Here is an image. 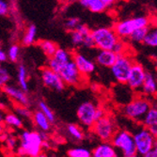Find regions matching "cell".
<instances>
[{
	"label": "cell",
	"mask_w": 157,
	"mask_h": 157,
	"mask_svg": "<svg viewBox=\"0 0 157 157\" xmlns=\"http://www.w3.org/2000/svg\"><path fill=\"white\" fill-rule=\"evenodd\" d=\"M44 141H46L44 132L25 130L19 136L17 152L21 157H38L41 153Z\"/></svg>",
	"instance_id": "6da1fadb"
},
{
	"label": "cell",
	"mask_w": 157,
	"mask_h": 157,
	"mask_svg": "<svg viewBox=\"0 0 157 157\" xmlns=\"http://www.w3.org/2000/svg\"><path fill=\"white\" fill-rule=\"evenodd\" d=\"M151 21L147 16H136L129 19H124L115 23L113 25L114 30L116 31L117 35L121 40H128L131 34L139 28L151 27Z\"/></svg>",
	"instance_id": "7a4b0ae2"
},
{
	"label": "cell",
	"mask_w": 157,
	"mask_h": 157,
	"mask_svg": "<svg viewBox=\"0 0 157 157\" xmlns=\"http://www.w3.org/2000/svg\"><path fill=\"white\" fill-rule=\"evenodd\" d=\"M95 47L99 50L114 51L118 42L121 40L113 27H98L91 30Z\"/></svg>",
	"instance_id": "3957f363"
},
{
	"label": "cell",
	"mask_w": 157,
	"mask_h": 157,
	"mask_svg": "<svg viewBox=\"0 0 157 157\" xmlns=\"http://www.w3.org/2000/svg\"><path fill=\"white\" fill-rule=\"evenodd\" d=\"M111 143L121 151L123 157H132L137 154L133 133L127 130H120L114 136Z\"/></svg>",
	"instance_id": "277c9868"
},
{
	"label": "cell",
	"mask_w": 157,
	"mask_h": 157,
	"mask_svg": "<svg viewBox=\"0 0 157 157\" xmlns=\"http://www.w3.org/2000/svg\"><path fill=\"white\" fill-rule=\"evenodd\" d=\"M151 104L143 97L134 98L127 103L123 108V112L127 118L136 121H143L147 113L151 109Z\"/></svg>",
	"instance_id": "5b68a950"
},
{
	"label": "cell",
	"mask_w": 157,
	"mask_h": 157,
	"mask_svg": "<svg viewBox=\"0 0 157 157\" xmlns=\"http://www.w3.org/2000/svg\"><path fill=\"white\" fill-rule=\"evenodd\" d=\"M135 63V60L127 54H121L118 56V59L110 70L113 77L115 80L121 85L127 84L128 77H129L131 69Z\"/></svg>",
	"instance_id": "8992f818"
},
{
	"label": "cell",
	"mask_w": 157,
	"mask_h": 157,
	"mask_svg": "<svg viewBox=\"0 0 157 157\" xmlns=\"http://www.w3.org/2000/svg\"><path fill=\"white\" fill-rule=\"evenodd\" d=\"M133 135L137 154L144 156L152 150L156 142V138L153 136L148 127H139L133 133Z\"/></svg>",
	"instance_id": "52a82bcc"
},
{
	"label": "cell",
	"mask_w": 157,
	"mask_h": 157,
	"mask_svg": "<svg viewBox=\"0 0 157 157\" xmlns=\"http://www.w3.org/2000/svg\"><path fill=\"white\" fill-rule=\"evenodd\" d=\"M59 74L60 75L66 85L74 86V87H82L88 78L80 73V71L78 70L74 60H71L70 62L62 66Z\"/></svg>",
	"instance_id": "ba28073f"
},
{
	"label": "cell",
	"mask_w": 157,
	"mask_h": 157,
	"mask_svg": "<svg viewBox=\"0 0 157 157\" xmlns=\"http://www.w3.org/2000/svg\"><path fill=\"white\" fill-rule=\"evenodd\" d=\"M91 129L94 135L103 142L111 141L117 133L116 124L109 116H105L96 121Z\"/></svg>",
	"instance_id": "9c48e42d"
},
{
	"label": "cell",
	"mask_w": 157,
	"mask_h": 157,
	"mask_svg": "<svg viewBox=\"0 0 157 157\" xmlns=\"http://www.w3.org/2000/svg\"><path fill=\"white\" fill-rule=\"evenodd\" d=\"M97 106L90 101L82 103L76 111V115L79 122L87 128H92L96 122Z\"/></svg>",
	"instance_id": "30bf717a"
},
{
	"label": "cell",
	"mask_w": 157,
	"mask_h": 157,
	"mask_svg": "<svg viewBox=\"0 0 157 157\" xmlns=\"http://www.w3.org/2000/svg\"><path fill=\"white\" fill-rule=\"evenodd\" d=\"M71 40L75 46H84L86 48L95 47L91 30L86 25L81 24L75 30L71 32Z\"/></svg>",
	"instance_id": "8fae6325"
},
{
	"label": "cell",
	"mask_w": 157,
	"mask_h": 157,
	"mask_svg": "<svg viewBox=\"0 0 157 157\" xmlns=\"http://www.w3.org/2000/svg\"><path fill=\"white\" fill-rule=\"evenodd\" d=\"M40 77L42 84L46 88L55 90V91H62L65 89V82L59 74L56 73L55 71L51 70L48 66L41 69Z\"/></svg>",
	"instance_id": "7c38bea8"
},
{
	"label": "cell",
	"mask_w": 157,
	"mask_h": 157,
	"mask_svg": "<svg viewBox=\"0 0 157 157\" xmlns=\"http://www.w3.org/2000/svg\"><path fill=\"white\" fill-rule=\"evenodd\" d=\"M147 75V71L144 69L140 63L136 62L134 63L131 72L127 80V86L128 88L133 90H141L142 86H143L145 77Z\"/></svg>",
	"instance_id": "4fadbf2b"
},
{
	"label": "cell",
	"mask_w": 157,
	"mask_h": 157,
	"mask_svg": "<svg viewBox=\"0 0 157 157\" xmlns=\"http://www.w3.org/2000/svg\"><path fill=\"white\" fill-rule=\"evenodd\" d=\"M2 90L10 99H11L17 105L27 107L30 105V99L28 97L26 91L23 90L20 87L8 84L2 87Z\"/></svg>",
	"instance_id": "5bb4252c"
},
{
	"label": "cell",
	"mask_w": 157,
	"mask_h": 157,
	"mask_svg": "<svg viewBox=\"0 0 157 157\" xmlns=\"http://www.w3.org/2000/svg\"><path fill=\"white\" fill-rule=\"evenodd\" d=\"M73 56H74V54H72L67 49L59 48L58 51H56V54L54 55V56H52V58H50L48 59L47 66L51 70L55 71L56 73L59 74L62 66H64L71 60H73Z\"/></svg>",
	"instance_id": "9a60e30c"
},
{
	"label": "cell",
	"mask_w": 157,
	"mask_h": 157,
	"mask_svg": "<svg viewBox=\"0 0 157 157\" xmlns=\"http://www.w3.org/2000/svg\"><path fill=\"white\" fill-rule=\"evenodd\" d=\"M73 60L75 61V65L80 71V73L84 76L88 77L89 75H90L91 74L95 72V69H96L95 63L85 55L79 52H75L74 53V56H73Z\"/></svg>",
	"instance_id": "2e32d148"
},
{
	"label": "cell",
	"mask_w": 157,
	"mask_h": 157,
	"mask_svg": "<svg viewBox=\"0 0 157 157\" xmlns=\"http://www.w3.org/2000/svg\"><path fill=\"white\" fill-rule=\"evenodd\" d=\"M118 54H116L114 51L110 50H99V52L96 55V63L104 68H111L114 64H115L117 59H118Z\"/></svg>",
	"instance_id": "e0dca14e"
},
{
	"label": "cell",
	"mask_w": 157,
	"mask_h": 157,
	"mask_svg": "<svg viewBox=\"0 0 157 157\" xmlns=\"http://www.w3.org/2000/svg\"><path fill=\"white\" fill-rule=\"evenodd\" d=\"M92 157H118V151L112 143L103 142L93 149Z\"/></svg>",
	"instance_id": "ac0fdd59"
},
{
	"label": "cell",
	"mask_w": 157,
	"mask_h": 157,
	"mask_svg": "<svg viewBox=\"0 0 157 157\" xmlns=\"http://www.w3.org/2000/svg\"><path fill=\"white\" fill-rule=\"evenodd\" d=\"M32 121L34 125L38 128L40 132H48L51 129V122L46 118V116L40 110H36L33 112Z\"/></svg>",
	"instance_id": "d6986e66"
},
{
	"label": "cell",
	"mask_w": 157,
	"mask_h": 157,
	"mask_svg": "<svg viewBox=\"0 0 157 157\" xmlns=\"http://www.w3.org/2000/svg\"><path fill=\"white\" fill-rule=\"evenodd\" d=\"M141 90H142V93L148 96L156 94L157 93V77H155L151 73L147 72Z\"/></svg>",
	"instance_id": "ffe728a7"
},
{
	"label": "cell",
	"mask_w": 157,
	"mask_h": 157,
	"mask_svg": "<svg viewBox=\"0 0 157 157\" xmlns=\"http://www.w3.org/2000/svg\"><path fill=\"white\" fill-rule=\"evenodd\" d=\"M79 2L85 9L94 13H101L106 9V6L102 2V0H79Z\"/></svg>",
	"instance_id": "44dd1931"
},
{
	"label": "cell",
	"mask_w": 157,
	"mask_h": 157,
	"mask_svg": "<svg viewBox=\"0 0 157 157\" xmlns=\"http://www.w3.org/2000/svg\"><path fill=\"white\" fill-rule=\"evenodd\" d=\"M38 46L40 48V50L44 52V54L47 56L48 59L54 56L56 52L59 48L54 41L49 40H40L38 41Z\"/></svg>",
	"instance_id": "7402d4cb"
},
{
	"label": "cell",
	"mask_w": 157,
	"mask_h": 157,
	"mask_svg": "<svg viewBox=\"0 0 157 157\" xmlns=\"http://www.w3.org/2000/svg\"><path fill=\"white\" fill-rule=\"evenodd\" d=\"M3 122L11 128H15V129H21L23 128V120L21 117H19L16 113L8 112L5 114L3 118Z\"/></svg>",
	"instance_id": "603a6c76"
},
{
	"label": "cell",
	"mask_w": 157,
	"mask_h": 157,
	"mask_svg": "<svg viewBox=\"0 0 157 157\" xmlns=\"http://www.w3.org/2000/svg\"><path fill=\"white\" fill-rule=\"evenodd\" d=\"M37 26L35 25H29L24 33V36L22 38V44L25 46H30L36 41L37 37Z\"/></svg>",
	"instance_id": "cb8c5ba5"
},
{
	"label": "cell",
	"mask_w": 157,
	"mask_h": 157,
	"mask_svg": "<svg viewBox=\"0 0 157 157\" xmlns=\"http://www.w3.org/2000/svg\"><path fill=\"white\" fill-rule=\"evenodd\" d=\"M17 82L23 90L28 91V73L25 66L23 64H20L17 68Z\"/></svg>",
	"instance_id": "d4e9b609"
},
{
	"label": "cell",
	"mask_w": 157,
	"mask_h": 157,
	"mask_svg": "<svg viewBox=\"0 0 157 157\" xmlns=\"http://www.w3.org/2000/svg\"><path fill=\"white\" fill-rule=\"evenodd\" d=\"M67 133L68 135L71 136V138L75 140V141H82L85 137V135H84V132L82 130V128H80L78 125L76 124H69L67 125Z\"/></svg>",
	"instance_id": "484cf974"
},
{
	"label": "cell",
	"mask_w": 157,
	"mask_h": 157,
	"mask_svg": "<svg viewBox=\"0 0 157 157\" xmlns=\"http://www.w3.org/2000/svg\"><path fill=\"white\" fill-rule=\"evenodd\" d=\"M149 29H150V27H144V28L136 29L131 34V36L128 40H129L132 44H143Z\"/></svg>",
	"instance_id": "4316f807"
},
{
	"label": "cell",
	"mask_w": 157,
	"mask_h": 157,
	"mask_svg": "<svg viewBox=\"0 0 157 157\" xmlns=\"http://www.w3.org/2000/svg\"><path fill=\"white\" fill-rule=\"evenodd\" d=\"M143 125L148 128L157 126V107H151L143 120Z\"/></svg>",
	"instance_id": "83f0119b"
},
{
	"label": "cell",
	"mask_w": 157,
	"mask_h": 157,
	"mask_svg": "<svg viewBox=\"0 0 157 157\" xmlns=\"http://www.w3.org/2000/svg\"><path fill=\"white\" fill-rule=\"evenodd\" d=\"M68 157H92V151L84 147H75L67 151Z\"/></svg>",
	"instance_id": "f1b7e54d"
},
{
	"label": "cell",
	"mask_w": 157,
	"mask_h": 157,
	"mask_svg": "<svg viewBox=\"0 0 157 157\" xmlns=\"http://www.w3.org/2000/svg\"><path fill=\"white\" fill-rule=\"evenodd\" d=\"M143 44L150 47H157V30L154 25L151 26Z\"/></svg>",
	"instance_id": "f546056e"
},
{
	"label": "cell",
	"mask_w": 157,
	"mask_h": 157,
	"mask_svg": "<svg viewBox=\"0 0 157 157\" xmlns=\"http://www.w3.org/2000/svg\"><path fill=\"white\" fill-rule=\"evenodd\" d=\"M38 107H39V110H40L46 116V118L50 121L51 123H54L56 121L55 113L53 112V110L49 107V105L44 101H42V100L39 101L38 102Z\"/></svg>",
	"instance_id": "4dcf8cb0"
},
{
	"label": "cell",
	"mask_w": 157,
	"mask_h": 157,
	"mask_svg": "<svg viewBox=\"0 0 157 157\" xmlns=\"http://www.w3.org/2000/svg\"><path fill=\"white\" fill-rule=\"evenodd\" d=\"M7 54H8L9 60L10 62H13V63L17 62L19 60V58H20V46L16 44H11L9 47Z\"/></svg>",
	"instance_id": "1f68e13d"
},
{
	"label": "cell",
	"mask_w": 157,
	"mask_h": 157,
	"mask_svg": "<svg viewBox=\"0 0 157 157\" xmlns=\"http://www.w3.org/2000/svg\"><path fill=\"white\" fill-rule=\"evenodd\" d=\"M14 111H15V113L22 119H32L33 113L29 110V108L27 106H23V105H17L14 106Z\"/></svg>",
	"instance_id": "d6a6232c"
},
{
	"label": "cell",
	"mask_w": 157,
	"mask_h": 157,
	"mask_svg": "<svg viewBox=\"0 0 157 157\" xmlns=\"http://www.w3.org/2000/svg\"><path fill=\"white\" fill-rule=\"evenodd\" d=\"M65 27L66 29L69 30L70 32H72L74 30H75L76 28L81 25L80 23V20L76 17H71V18H68L66 21H65Z\"/></svg>",
	"instance_id": "836d02e7"
},
{
	"label": "cell",
	"mask_w": 157,
	"mask_h": 157,
	"mask_svg": "<svg viewBox=\"0 0 157 157\" xmlns=\"http://www.w3.org/2000/svg\"><path fill=\"white\" fill-rule=\"evenodd\" d=\"M3 141L5 142L6 147L10 151L15 150L16 148L18 149V147H19V140H17V138L14 137L13 136H8L7 135V136L4 138Z\"/></svg>",
	"instance_id": "e575fe53"
},
{
	"label": "cell",
	"mask_w": 157,
	"mask_h": 157,
	"mask_svg": "<svg viewBox=\"0 0 157 157\" xmlns=\"http://www.w3.org/2000/svg\"><path fill=\"white\" fill-rule=\"evenodd\" d=\"M10 79H11V76H10V73L9 72V70L5 67L0 68V85H1V87H4V86L8 85Z\"/></svg>",
	"instance_id": "d590c367"
},
{
	"label": "cell",
	"mask_w": 157,
	"mask_h": 157,
	"mask_svg": "<svg viewBox=\"0 0 157 157\" xmlns=\"http://www.w3.org/2000/svg\"><path fill=\"white\" fill-rule=\"evenodd\" d=\"M10 10V5L5 0H0V15L5 16L9 13Z\"/></svg>",
	"instance_id": "8d00e7d4"
},
{
	"label": "cell",
	"mask_w": 157,
	"mask_h": 157,
	"mask_svg": "<svg viewBox=\"0 0 157 157\" xmlns=\"http://www.w3.org/2000/svg\"><path fill=\"white\" fill-rule=\"evenodd\" d=\"M105 112L103 108L101 107H98L97 108V113H96V121H98L99 120L103 119L104 117H105Z\"/></svg>",
	"instance_id": "74e56055"
},
{
	"label": "cell",
	"mask_w": 157,
	"mask_h": 157,
	"mask_svg": "<svg viewBox=\"0 0 157 157\" xmlns=\"http://www.w3.org/2000/svg\"><path fill=\"white\" fill-rule=\"evenodd\" d=\"M8 60H9V58H8L7 52H5L4 50H1L0 51V61L4 63V62H7Z\"/></svg>",
	"instance_id": "f35d334b"
},
{
	"label": "cell",
	"mask_w": 157,
	"mask_h": 157,
	"mask_svg": "<svg viewBox=\"0 0 157 157\" xmlns=\"http://www.w3.org/2000/svg\"><path fill=\"white\" fill-rule=\"evenodd\" d=\"M102 2L106 6V8L111 7L114 3L116 2V0H102Z\"/></svg>",
	"instance_id": "ab89813d"
},
{
	"label": "cell",
	"mask_w": 157,
	"mask_h": 157,
	"mask_svg": "<svg viewBox=\"0 0 157 157\" xmlns=\"http://www.w3.org/2000/svg\"><path fill=\"white\" fill-rule=\"evenodd\" d=\"M143 157H157V152L154 150H151V151H149L147 154H145Z\"/></svg>",
	"instance_id": "60d3db41"
},
{
	"label": "cell",
	"mask_w": 157,
	"mask_h": 157,
	"mask_svg": "<svg viewBox=\"0 0 157 157\" xmlns=\"http://www.w3.org/2000/svg\"><path fill=\"white\" fill-rule=\"evenodd\" d=\"M149 129L151 130V134L153 135V136L156 138L157 140V126H154V127H151V128H149Z\"/></svg>",
	"instance_id": "b9f144b4"
},
{
	"label": "cell",
	"mask_w": 157,
	"mask_h": 157,
	"mask_svg": "<svg viewBox=\"0 0 157 157\" xmlns=\"http://www.w3.org/2000/svg\"><path fill=\"white\" fill-rule=\"evenodd\" d=\"M38 157H47V155H46V154H44V153H40Z\"/></svg>",
	"instance_id": "7bdbcfd3"
},
{
	"label": "cell",
	"mask_w": 157,
	"mask_h": 157,
	"mask_svg": "<svg viewBox=\"0 0 157 157\" xmlns=\"http://www.w3.org/2000/svg\"><path fill=\"white\" fill-rule=\"evenodd\" d=\"M132 157H143V156H141V155H139V154H136V155H134V156H132Z\"/></svg>",
	"instance_id": "ee69618b"
},
{
	"label": "cell",
	"mask_w": 157,
	"mask_h": 157,
	"mask_svg": "<svg viewBox=\"0 0 157 157\" xmlns=\"http://www.w3.org/2000/svg\"><path fill=\"white\" fill-rule=\"evenodd\" d=\"M154 63H155V66H156V68H157V59H155V62H154Z\"/></svg>",
	"instance_id": "f6af8a7d"
},
{
	"label": "cell",
	"mask_w": 157,
	"mask_h": 157,
	"mask_svg": "<svg viewBox=\"0 0 157 157\" xmlns=\"http://www.w3.org/2000/svg\"><path fill=\"white\" fill-rule=\"evenodd\" d=\"M154 27H155V29L157 30V25H154Z\"/></svg>",
	"instance_id": "bcb514c9"
}]
</instances>
